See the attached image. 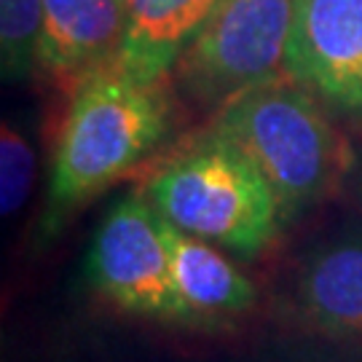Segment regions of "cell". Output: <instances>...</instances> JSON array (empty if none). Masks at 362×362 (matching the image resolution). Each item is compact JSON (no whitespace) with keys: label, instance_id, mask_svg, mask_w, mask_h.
<instances>
[{"label":"cell","instance_id":"5","mask_svg":"<svg viewBox=\"0 0 362 362\" xmlns=\"http://www.w3.org/2000/svg\"><path fill=\"white\" fill-rule=\"evenodd\" d=\"M86 274L97 293L124 311L191 320L175 287L167 220L145 194H127L107 209L91 242Z\"/></svg>","mask_w":362,"mask_h":362},{"label":"cell","instance_id":"6","mask_svg":"<svg viewBox=\"0 0 362 362\" xmlns=\"http://www.w3.org/2000/svg\"><path fill=\"white\" fill-rule=\"evenodd\" d=\"M285 67L320 103L362 113V0H298Z\"/></svg>","mask_w":362,"mask_h":362},{"label":"cell","instance_id":"13","mask_svg":"<svg viewBox=\"0 0 362 362\" xmlns=\"http://www.w3.org/2000/svg\"><path fill=\"white\" fill-rule=\"evenodd\" d=\"M360 194H362V185H360Z\"/></svg>","mask_w":362,"mask_h":362},{"label":"cell","instance_id":"3","mask_svg":"<svg viewBox=\"0 0 362 362\" xmlns=\"http://www.w3.org/2000/svg\"><path fill=\"white\" fill-rule=\"evenodd\" d=\"M212 129L260 169L285 226L330 194L349 167V151L320 100L290 76L233 97L218 110Z\"/></svg>","mask_w":362,"mask_h":362},{"label":"cell","instance_id":"12","mask_svg":"<svg viewBox=\"0 0 362 362\" xmlns=\"http://www.w3.org/2000/svg\"><path fill=\"white\" fill-rule=\"evenodd\" d=\"M35 180V151L27 134L11 121H3L0 129V209L3 218H11L25 207Z\"/></svg>","mask_w":362,"mask_h":362},{"label":"cell","instance_id":"7","mask_svg":"<svg viewBox=\"0 0 362 362\" xmlns=\"http://www.w3.org/2000/svg\"><path fill=\"white\" fill-rule=\"evenodd\" d=\"M127 35V0H43L40 70L65 89L118 62Z\"/></svg>","mask_w":362,"mask_h":362},{"label":"cell","instance_id":"8","mask_svg":"<svg viewBox=\"0 0 362 362\" xmlns=\"http://www.w3.org/2000/svg\"><path fill=\"white\" fill-rule=\"evenodd\" d=\"M215 6L218 0H127V35L116 65L148 83L169 81Z\"/></svg>","mask_w":362,"mask_h":362},{"label":"cell","instance_id":"9","mask_svg":"<svg viewBox=\"0 0 362 362\" xmlns=\"http://www.w3.org/2000/svg\"><path fill=\"white\" fill-rule=\"evenodd\" d=\"M300 309L330 336L362 338V236L311 252L298 276Z\"/></svg>","mask_w":362,"mask_h":362},{"label":"cell","instance_id":"11","mask_svg":"<svg viewBox=\"0 0 362 362\" xmlns=\"http://www.w3.org/2000/svg\"><path fill=\"white\" fill-rule=\"evenodd\" d=\"M43 0H0V59L3 78L19 83L40 70Z\"/></svg>","mask_w":362,"mask_h":362},{"label":"cell","instance_id":"2","mask_svg":"<svg viewBox=\"0 0 362 362\" xmlns=\"http://www.w3.org/2000/svg\"><path fill=\"white\" fill-rule=\"evenodd\" d=\"M143 194L175 228L242 258L263 252L285 226L260 169L218 129L169 156Z\"/></svg>","mask_w":362,"mask_h":362},{"label":"cell","instance_id":"10","mask_svg":"<svg viewBox=\"0 0 362 362\" xmlns=\"http://www.w3.org/2000/svg\"><path fill=\"white\" fill-rule=\"evenodd\" d=\"M172 274L188 317H226L255 303V285L220 252L218 245L204 242L167 223Z\"/></svg>","mask_w":362,"mask_h":362},{"label":"cell","instance_id":"4","mask_svg":"<svg viewBox=\"0 0 362 362\" xmlns=\"http://www.w3.org/2000/svg\"><path fill=\"white\" fill-rule=\"evenodd\" d=\"M298 0H218L182 49L172 81L188 100L223 107L233 97L287 78V43Z\"/></svg>","mask_w":362,"mask_h":362},{"label":"cell","instance_id":"1","mask_svg":"<svg viewBox=\"0 0 362 362\" xmlns=\"http://www.w3.org/2000/svg\"><path fill=\"white\" fill-rule=\"evenodd\" d=\"M169 124V81L148 83L116 62L81 81L52 156L46 228L153 153Z\"/></svg>","mask_w":362,"mask_h":362}]
</instances>
